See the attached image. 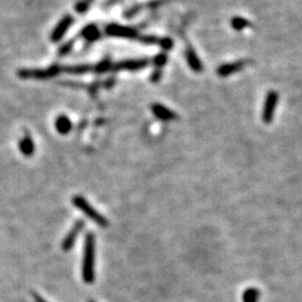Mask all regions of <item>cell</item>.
Segmentation results:
<instances>
[{
  "label": "cell",
  "mask_w": 302,
  "mask_h": 302,
  "mask_svg": "<svg viewBox=\"0 0 302 302\" xmlns=\"http://www.w3.org/2000/svg\"><path fill=\"white\" fill-rule=\"evenodd\" d=\"M89 302H95V301H92V300H90V301H89Z\"/></svg>",
  "instance_id": "cell-25"
},
{
  "label": "cell",
  "mask_w": 302,
  "mask_h": 302,
  "mask_svg": "<svg viewBox=\"0 0 302 302\" xmlns=\"http://www.w3.org/2000/svg\"><path fill=\"white\" fill-rule=\"evenodd\" d=\"M92 3L93 0H81L80 3H78L77 6H75V10H77L79 14L87 13L91 5H92Z\"/></svg>",
  "instance_id": "cell-19"
},
{
  "label": "cell",
  "mask_w": 302,
  "mask_h": 302,
  "mask_svg": "<svg viewBox=\"0 0 302 302\" xmlns=\"http://www.w3.org/2000/svg\"><path fill=\"white\" fill-rule=\"evenodd\" d=\"M151 110H153V112L156 117L163 121H174L178 118L177 114L173 112L170 109L166 108L163 104H159V103L153 104Z\"/></svg>",
  "instance_id": "cell-10"
},
{
  "label": "cell",
  "mask_w": 302,
  "mask_h": 302,
  "mask_svg": "<svg viewBox=\"0 0 302 302\" xmlns=\"http://www.w3.org/2000/svg\"><path fill=\"white\" fill-rule=\"evenodd\" d=\"M93 66H94V72L102 74L105 72H109V70H112L113 64L111 63L110 59H103L102 62H100L99 64H95Z\"/></svg>",
  "instance_id": "cell-17"
},
{
  "label": "cell",
  "mask_w": 302,
  "mask_h": 302,
  "mask_svg": "<svg viewBox=\"0 0 302 302\" xmlns=\"http://www.w3.org/2000/svg\"><path fill=\"white\" fill-rule=\"evenodd\" d=\"M159 44H160V46L163 47L165 50H170L171 48H173V45H174L173 40H171L170 38H163V39H160Z\"/></svg>",
  "instance_id": "cell-21"
},
{
  "label": "cell",
  "mask_w": 302,
  "mask_h": 302,
  "mask_svg": "<svg viewBox=\"0 0 302 302\" xmlns=\"http://www.w3.org/2000/svg\"><path fill=\"white\" fill-rule=\"evenodd\" d=\"M260 291L256 288H249L243 293V302H259Z\"/></svg>",
  "instance_id": "cell-16"
},
{
  "label": "cell",
  "mask_w": 302,
  "mask_h": 302,
  "mask_svg": "<svg viewBox=\"0 0 302 302\" xmlns=\"http://www.w3.org/2000/svg\"><path fill=\"white\" fill-rule=\"evenodd\" d=\"M167 56H166V54H159L153 59V63L156 67L159 69V67H163L164 65L167 63Z\"/></svg>",
  "instance_id": "cell-20"
},
{
  "label": "cell",
  "mask_w": 302,
  "mask_h": 302,
  "mask_svg": "<svg viewBox=\"0 0 302 302\" xmlns=\"http://www.w3.org/2000/svg\"><path fill=\"white\" fill-rule=\"evenodd\" d=\"M81 35H82L85 39L90 40V42H94V40L100 38V32L95 25H89V26H87L82 30Z\"/></svg>",
  "instance_id": "cell-15"
},
{
  "label": "cell",
  "mask_w": 302,
  "mask_h": 302,
  "mask_svg": "<svg viewBox=\"0 0 302 302\" xmlns=\"http://www.w3.org/2000/svg\"><path fill=\"white\" fill-rule=\"evenodd\" d=\"M72 47H73V42H68V43H66L65 45H63L62 47L59 48V55H66V54H68L69 53V50L72 49Z\"/></svg>",
  "instance_id": "cell-22"
},
{
  "label": "cell",
  "mask_w": 302,
  "mask_h": 302,
  "mask_svg": "<svg viewBox=\"0 0 302 302\" xmlns=\"http://www.w3.org/2000/svg\"><path fill=\"white\" fill-rule=\"evenodd\" d=\"M74 22V18L70 16V15H67V16L63 17L59 20V23L56 25V27L54 28L53 33L50 34V40L53 43H57L60 39L63 38V36L66 34L67 29L72 26V24Z\"/></svg>",
  "instance_id": "cell-7"
},
{
  "label": "cell",
  "mask_w": 302,
  "mask_h": 302,
  "mask_svg": "<svg viewBox=\"0 0 302 302\" xmlns=\"http://www.w3.org/2000/svg\"><path fill=\"white\" fill-rule=\"evenodd\" d=\"M33 298L35 302H47L42 295H39L38 293H36V292H33Z\"/></svg>",
  "instance_id": "cell-24"
},
{
  "label": "cell",
  "mask_w": 302,
  "mask_h": 302,
  "mask_svg": "<svg viewBox=\"0 0 302 302\" xmlns=\"http://www.w3.org/2000/svg\"><path fill=\"white\" fill-rule=\"evenodd\" d=\"M82 279L87 284H92L95 281V235L93 232H88L84 239Z\"/></svg>",
  "instance_id": "cell-1"
},
{
  "label": "cell",
  "mask_w": 302,
  "mask_h": 302,
  "mask_svg": "<svg viewBox=\"0 0 302 302\" xmlns=\"http://www.w3.org/2000/svg\"><path fill=\"white\" fill-rule=\"evenodd\" d=\"M94 72L93 65L89 64H82V65H66V66H62V73L72 74V75H83L88 72Z\"/></svg>",
  "instance_id": "cell-11"
},
{
  "label": "cell",
  "mask_w": 302,
  "mask_h": 302,
  "mask_svg": "<svg viewBox=\"0 0 302 302\" xmlns=\"http://www.w3.org/2000/svg\"><path fill=\"white\" fill-rule=\"evenodd\" d=\"M112 2H117V0H112Z\"/></svg>",
  "instance_id": "cell-26"
},
{
  "label": "cell",
  "mask_w": 302,
  "mask_h": 302,
  "mask_svg": "<svg viewBox=\"0 0 302 302\" xmlns=\"http://www.w3.org/2000/svg\"><path fill=\"white\" fill-rule=\"evenodd\" d=\"M250 23L243 17H234L232 19V27H233L235 30H242L245 27H248Z\"/></svg>",
  "instance_id": "cell-18"
},
{
  "label": "cell",
  "mask_w": 302,
  "mask_h": 302,
  "mask_svg": "<svg viewBox=\"0 0 302 302\" xmlns=\"http://www.w3.org/2000/svg\"><path fill=\"white\" fill-rule=\"evenodd\" d=\"M186 55V59H187L189 67L195 70V72H201L203 70V64H201L200 59L198 58L197 54H196L195 50L191 47H187L185 52Z\"/></svg>",
  "instance_id": "cell-12"
},
{
  "label": "cell",
  "mask_w": 302,
  "mask_h": 302,
  "mask_svg": "<svg viewBox=\"0 0 302 302\" xmlns=\"http://www.w3.org/2000/svg\"><path fill=\"white\" fill-rule=\"evenodd\" d=\"M72 204L77 207L79 210L82 211V213L87 216L88 218H90L92 221H94L95 224H98L100 228L102 229H107L109 226V220L107 219L105 216H103L101 213L95 209L92 205H91L89 201L85 199L83 196L81 195H75L72 198Z\"/></svg>",
  "instance_id": "cell-2"
},
{
  "label": "cell",
  "mask_w": 302,
  "mask_h": 302,
  "mask_svg": "<svg viewBox=\"0 0 302 302\" xmlns=\"http://www.w3.org/2000/svg\"><path fill=\"white\" fill-rule=\"evenodd\" d=\"M279 101V94L275 91H270L265 97V102L263 105V112H262V119H263L264 123L272 122L274 117L275 108L278 105Z\"/></svg>",
  "instance_id": "cell-5"
},
{
  "label": "cell",
  "mask_w": 302,
  "mask_h": 302,
  "mask_svg": "<svg viewBox=\"0 0 302 302\" xmlns=\"http://www.w3.org/2000/svg\"><path fill=\"white\" fill-rule=\"evenodd\" d=\"M55 127H56L58 133L67 134L72 130V122L66 115H59L56 119V122H55Z\"/></svg>",
  "instance_id": "cell-14"
},
{
  "label": "cell",
  "mask_w": 302,
  "mask_h": 302,
  "mask_svg": "<svg viewBox=\"0 0 302 302\" xmlns=\"http://www.w3.org/2000/svg\"><path fill=\"white\" fill-rule=\"evenodd\" d=\"M19 150L25 157H32L35 153V143L33 139L29 135H25V137L19 141Z\"/></svg>",
  "instance_id": "cell-13"
},
{
  "label": "cell",
  "mask_w": 302,
  "mask_h": 302,
  "mask_svg": "<svg viewBox=\"0 0 302 302\" xmlns=\"http://www.w3.org/2000/svg\"><path fill=\"white\" fill-rule=\"evenodd\" d=\"M246 65L245 60H236L233 63H228L224 65H220L217 68V74L220 78H226L230 77L231 74H234L235 72H239Z\"/></svg>",
  "instance_id": "cell-9"
},
{
  "label": "cell",
  "mask_w": 302,
  "mask_h": 302,
  "mask_svg": "<svg viewBox=\"0 0 302 302\" xmlns=\"http://www.w3.org/2000/svg\"><path fill=\"white\" fill-rule=\"evenodd\" d=\"M84 226H85V221L83 219H78L77 221H75L73 228L69 230L66 236H65L64 240L62 241V245L60 246H62V250L64 252H67L73 249L75 242H77V239L79 238L81 232L83 231Z\"/></svg>",
  "instance_id": "cell-6"
},
{
  "label": "cell",
  "mask_w": 302,
  "mask_h": 302,
  "mask_svg": "<svg viewBox=\"0 0 302 302\" xmlns=\"http://www.w3.org/2000/svg\"><path fill=\"white\" fill-rule=\"evenodd\" d=\"M150 64V59L148 58H141V59H127L123 62H120L117 64H113L112 70H121V69H128V70H138L147 67Z\"/></svg>",
  "instance_id": "cell-8"
},
{
  "label": "cell",
  "mask_w": 302,
  "mask_h": 302,
  "mask_svg": "<svg viewBox=\"0 0 302 302\" xmlns=\"http://www.w3.org/2000/svg\"><path fill=\"white\" fill-rule=\"evenodd\" d=\"M160 78H161V70L157 69V70H155L154 75H153V77H151V81L156 83V82H158V81L160 80Z\"/></svg>",
  "instance_id": "cell-23"
},
{
  "label": "cell",
  "mask_w": 302,
  "mask_h": 302,
  "mask_svg": "<svg viewBox=\"0 0 302 302\" xmlns=\"http://www.w3.org/2000/svg\"><path fill=\"white\" fill-rule=\"evenodd\" d=\"M105 33L109 36L112 37H120V38H127V39H134V40H141L142 35L138 33L137 29L127 27V26H121L118 24H111L105 28Z\"/></svg>",
  "instance_id": "cell-4"
},
{
  "label": "cell",
  "mask_w": 302,
  "mask_h": 302,
  "mask_svg": "<svg viewBox=\"0 0 302 302\" xmlns=\"http://www.w3.org/2000/svg\"><path fill=\"white\" fill-rule=\"evenodd\" d=\"M62 73L60 65H53L48 68H23L18 70L20 79H35V80H47L57 77Z\"/></svg>",
  "instance_id": "cell-3"
}]
</instances>
